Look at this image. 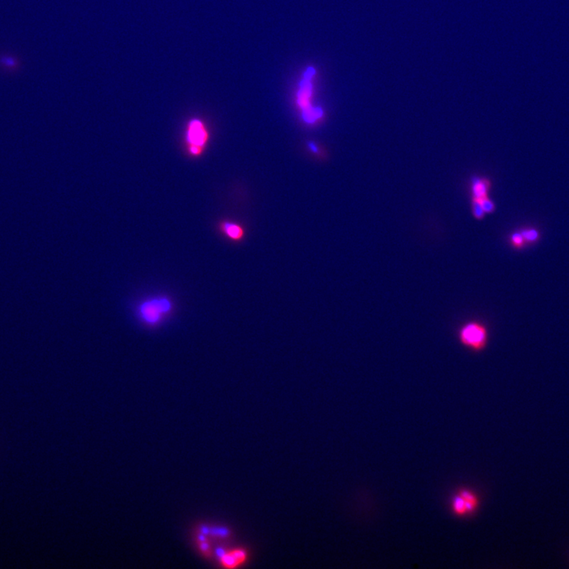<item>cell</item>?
Instances as JSON below:
<instances>
[{"label":"cell","mask_w":569,"mask_h":569,"mask_svg":"<svg viewBox=\"0 0 569 569\" xmlns=\"http://www.w3.org/2000/svg\"><path fill=\"white\" fill-rule=\"evenodd\" d=\"M223 230L225 233L232 240L239 241L244 236V231L236 224L226 223L223 226Z\"/></svg>","instance_id":"ba28073f"},{"label":"cell","mask_w":569,"mask_h":569,"mask_svg":"<svg viewBox=\"0 0 569 569\" xmlns=\"http://www.w3.org/2000/svg\"><path fill=\"white\" fill-rule=\"evenodd\" d=\"M208 134L204 128V124L199 120H191L187 130V139L191 146L190 151L193 155H199L202 151L206 142L207 141Z\"/></svg>","instance_id":"3957f363"},{"label":"cell","mask_w":569,"mask_h":569,"mask_svg":"<svg viewBox=\"0 0 569 569\" xmlns=\"http://www.w3.org/2000/svg\"><path fill=\"white\" fill-rule=\"evenodd\" d=\"M471 212L474 218L478 221L484 219L486 215L479 202L476 200H471Z\"/></svg>","instance_id":"7c38bea8"},{"label":"cell","mask_w":569,"mask_h":569,"mask_svg":"<svg viewBox=\"0 0 569 569\" xmlns=\"http://www.w3.org/2000/svg\"><path fill=\"white\" fill-rule=\"evenodd\" d=\"M520 233L524 238L526 244H533L538 241L540 236L539 231L535 229H523L520 230Z\"/></svg>","instance_id":"9c48e42d"},{"label":"cell","mask_w":569,"mask_h":569,"mask_svg":"<svg viewBox=\"0 0 569 569\" xmlns=\"http://www.w3.org/2000/svg\"><path fill=\"white\" fill-rule=\"evenodd\" d=\"M492 188V181L486 177L474 176L470 179L469 189L471 195V200L480 201L485 198L489 197V193Z\"/></svg>","instance_id":"5b68a950"},{"label":"cell","mask_w":569,"mask_h":569,"mask_svg":"<svg viewBox=\"0 0 569 569\" xmlns=\"http://www.w3.org/2000/svg\"><path fill=\"white\" fill-rule=\"evenodd\" d=\"M309 147L312 150L313 152H317L318 149L317 147H315V145L312 144V143H310Z\"/></svg>","instance_id":"5bb4252c"},{"label":"cell","mask_w":569,"mask_h":569,"mask_svg":"<svg viewBox=\"0 0 569 569\" xmlns=\"http://www.w3.org/2000/svg\"><path fill=\"white\" fill-rule=\"evenodd\" d=\"M459 339L463 346L474 351H482L488 344V328L481 322H468L460 327Z\"/></svg>","instance_id":"7a4b0ae2"},{"label":"cell","mask_w":569,"mask_h":569,"mask_svg":"<svg viewBox=\"0 0 569 569\" xmlns=\"http://www.w3.org/2000/svg\"><path fill=\"white\" fill-rule=\"evenodd\" d=\"M315 74V71L313 67H308L304 73L297 93V104L302 109L304 120L309 124H312L323 116V110L313 107L310 102L312 93L311 79Z\"/></svg>","instance_id":"6da1fadb"},{"label":"cell","mask_w":569,"mask_h":569,"mask_svg":"<svg viewBox=\"0 0 569 569\" xmlns=\"http://www.w3.org/2000/svg\"><path fill=\"white\" fill-rule=\"evenodd\" d=\"M458 493L463 498L469 514L475 512L479 505V500L477 495L469 490H460Z\"/></svg>","instance_id":"8992f818"},{"label":"cell","mask_w":569,"mask_h":569,"mask_svg":"<svg viewBox=\"0 0 569 569\" xmlns=\"http://www.w3.org/2000/svg\"><path fill=\"white\" fill-rule=\"evenodd\" d=\"M509 241H510L512 246L514 248H517V249H521L526 245L524 238L521 234L520 231H517V232L511 234Z\"/></svg>","instance_id":"30bf717a"},{"label":"cell","mask_w":569,"mask_h":569,"mask_svg":"<svg viewBox=\"0 0 569 569\" xmlns=\"http://www.w3.org/2000/svg\"><path fill=\"white\" fill-rule=\"evenodd\" d=\"M451 509L453 511L458 517H465L469 515L467 508L466 506L465 503H464L463 498L460 496V494L457 493L452 498V501H451Z\"/></svg>","instance_id":"52a82bcc"},{"label":"cell","mask_w":569,"mask_h":569,"mask_svg":"<svg viewBox=\"0 0 569 569\" xmlns=\"http://www.w3.org/2000/svg\"><path fill=\"white\" fill-rule=\"evenodd\" d=\"M221 561H222V563L225 566H226V567L228 568L236 567V565L241 563V562H240V561H239L237 558H236V556L234 555L233 552H232V553H227V554L222 555V557H221Z\"/></svg>","instance_id":"8fae6325"},{"label":"cell","mask_w":569,"mask_h":569,"mask_svg":"<svg viewBox=\"0 0 569 569\" xmlns=\"http://www.w3.org/2000/svg\"><path fill=\"white\" fill-rule=\"evenodd\" d=\"M478 202H479L482 209L486 214L494 213L496 210V204L490 197L485 198V199Z\"/></svg>","instance_id":"4fadbf2b"},{"label":"cell","mask_w":569,"mask_h":569,"mask_svg":"<svg viewBox=\"0 0 569 569\" xmlns=\"http://www.w3.org/2000/svg\"><path fill=\"white\" fill-rule=\"evenodd\" d=\"M170 309V302L166 299H161L143 304L141 306L140 312L146 321L156 323L161 317V314L169 311Z\"/></svg>","instance_id":"277c9868"}]
</instances>
